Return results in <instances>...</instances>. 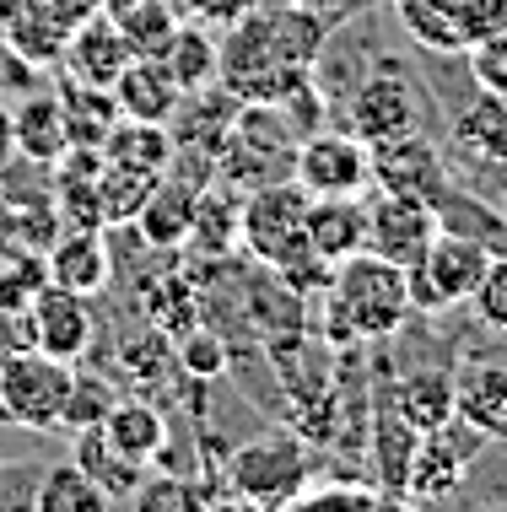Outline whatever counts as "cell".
Returning <instances> with one entry per match:
<instances>
[{
	"label": "cell",
	"mask_w": 507,
	"mask_h": 512,
	"mask_svg": "<svg viewBox=\"0 0 507 512\" xmlns=\"http://www.w3.org/2000/svg\"><path fill=\"white\" fill-rule=\"evenodd\" d=\"M195 178L184 173H162L152 184V195H146V205L135 211V227H141V238L152 248H184L189 243V227H195V200H200Z\"/></svg>",
	"instance_id": "9a60e30c"
},
{
	"label": "cell",
	"mask_w": 507,
	"mask_h": 512,
	"mask_svg": "<svg viewBox=\"0 0 507 512\" xmlns=\"http://www.w3.org/2000/svg\"><path fill=\"white\" fill-rule=\"evenodd\" d=\"M173 351H178V367H184L189 378L211 383V378H222V372H227V345H222L216 329H205V324H195L189 335H178Z\"/></svg>",
	"instance_id": "d6a6232c"
},
{
	"label": "cell",
	"mask_w": 507,
	"mask_h": 512,
	"mask_svg": "<svg viewBox=\"0 0 507 512\" xmlns=\"http://www.w3.org/2000/svg\"><path fill=\"white\" fill-rule=\"evenodd\" d=\"M65 71H71L76 81H92V87H114L119 71L135 60L130 38L119 33V22L108 17H81L71 33H65V49H60Z\"/></svg>",
	"instance_id": "7c38bea8"
},
{
	"label": "cell",
	"mask_w": 507,
	"mask_h": 512,
	"mask_svg": "<svg viewBox=\"0 0 507 512\" xmlns=\"http://www.w3.org/2000/svg\"><path fill=\"white\" fill-rule=\"evenodd\" d=\"M416 442L421 432L383 399L373 415V469H378L383 502H405V475H410V459H416Z\"/></svg>",
	"instance_id": "ffe728a7"
},
{
	"label": "cell",
	"mask_w": 507,
	"mask_h": 512,
	"mask_svg": "<svg viewBox=\"0 0 507 512\" xmlns=\"http://www.w3.org/2000/svg\"><path fill=\"white\" fill-rule=\"evenodd\" d=\"M486 448V432L470 421H448L437 426V432H427L416 442V459H410V475H405V502H443V496L459 491L464 469H470V459Z\"/></svg>",
	"instance_id": "ba28073f"
},
{
	"label": "cell",
	"mask_w": 507,
	"mask_h": 512,
	"mask_svg": "<svg viewBox=\"0 0 507 512\" xmlns=\"http://www.w3.org/2000/svg\"><path fill=\"white\" fill-rule=\"evenodd\" d=\"M17 351H38V329H33L27 302L0 308V356H17Z\"/></svg>",
	"instance_id": "74e56055"
},
{
	"label": "cell",
	"mask_w": 507,
	"mask_h": 512,
	"mask_svg": "<svg viewBox=\"0 0 507 512\" xmlns=\"http://www.w3.org/2000/svg\"><path fill=\"white\" fill-rule=\"evenodd\" d=\"M157 60L168 65V76L184 87V98L189 92H211L216 76H222V38L200 22H178Z\"/></svg>",
	"instance_id": "ac0fdd59"
},
{
	"label": "cell",
	"mask_w": 507,
	"mask_h": 512,
	"mask_svg": "<svg viewBox=\"0 0 507 512\" xmlns=\"http://www.w3.org/2000/svg\"><path fill=\"white\" fill-rule=\"evenodd\" d=\"M394 11L410 27V38H421L427 49L459 54L475 44L470 22H464V0H394Z\"/></svg>",
	"instance_id": "d4e9b609"
},
{
	"label": "cell",
	"mask_w": 507,
	"mask_h": 512,
	"mask_svg": "<svg viewBox=\"0 0 507 512\" xmlns=\"http://www.w3.org/2000/svg\"><path fill=\"white\" fill-rule=\"evenodd\" d=\"M114 103L125 119H141V124H173L178 103H184V87L168 76V65L157 54H135V60L119 71L114 81Z\"/></svg>",
	"instance_id": "5bb4252c"
},
{
	"label": "cell",
	"mask_w": 507,
	"mask_h": 512,
	"mask_svg": "<svg viewBox=\"0 0 507 512\" xmlns=\"http://www.w3.org/2000/svg\"><path fill=\"white\" fill-rule=\"evenodd\" d=\"M27 313H33V329H38V351L60 356V362H81V356H87V345H92V308H87V297H81V292L44 281L33 297H27Z\"/></svg>",
	"instance_id": "30bf717a"
},
{
	"label": "cell",
	"mask_w": 507,
	"mask_h": 512,
	"mask_svg": "<svg viewBox=\"0 0 507 512\" xmlns=\"http://www.w3.org/2000/svg\"><path fill=\"white\" fill-rule=\"evenodd\" d=\"M308 189L297 178H270L243 200V254L276 270L292 292H324L335 265H324L308 243Z\"/></svg>",
	"instance_id": "6da1fadb"
},
{
	"label": "cell",
	"mask_w": 507,
	"mask_h": 512,
	"mask_svg": "<svg viewBox=\"0 0 507 512\" xmlns=\"http://www.w3.org/2000/svg\"><path fill=\"white\" fill-rule=\"evenodd\" d=\"M189 248L205 259H227L243 254V200L227 195V189H200L195 200V227H189Z\"/></svg>",
	"instance_id": "7402d4cb"
},
{
	"label": "cell",
	"mask_w": 507,
	"mask_h": 512,
	"mask_svg": "<svg viewBox=\"0 0 507 512\" xmlns=\"http://www.w3.org/2000/svg\"><path fill=\"white\" fill-rule=\"evenodd\" d=\"M491 248L486 238H470V232H454L443 227L437 238L427 243V254L405 270V286H410V308L421 313H443V308H459L481 292L486 270H491Z\"/></svg>",
	"instance_id": "3957f363"
},
{
	"label": "cell",
	"mask_w": 507,
	"mask_h": 512,
	"mask_svg": "<svg viewBox=\"0 0 507 512\" xmlns=\"http://www.w3.org/2000/svg\"><path fill=\"white\" fill-rule=\"evenodd\" d=\"M33 507L38 512H108L114 502H108V491L71 459V464H54L33 486Z\"/></svg>",
	"instance_id": "f1b7e54d"
},
{
	"label": "cell",
	"mask_w": 507,
	"mask_h": 512,
	"mask_svg": "<svg viewBox=\"0 0 507 512\" xmlns=\"http://www.w3.org/2000/svg\"><path fill=\"white\" fill-rule=\"evenodd\" d=\"M443 232V216H437V200H421V195H383L367 200V254L389 259V265L410 270L427 243Z\"/></svg>",
	"instance_id": "52a82bcc"
},
{
	"label": "cell",
	"mask_w": 507,
	"mask_h": 512,
	"mask_svg": "<svg viewBox=\"0 0 507 512\" xmlns=\"http://www.w3.org/2000/svg\"><path fill=\"white\" fill-rule=\"evenodd\" d=\"M346 130L362 135L367 146L394 141V135L416 130V87H410L394 65L367 71L362 81H356L351 103H346Z\"/></svg>",
	"instance_id": "9c48e42d"
},
{
	"label": "cell",
	"mask_w": 507,
	"mask_h": 512,
	"mask_svg": "<svg viewBox=\"0 0 507 512\" xmlns=\"http://www.w3.org/2000/svg\"><path fill=\"white\" fill-rule=\"evenodd\" d=\"M389 405L400 410L421 437H427V432H437V426L454 421V378H443V372H416V378H400L389 389Z\"/></svg>",
	"instance_id": "484cf974"
},
{
	"label": "cell",
	"mask_w": 507,
	"mask_h": 512,
	"mask_svg": "<svg viewBox=\"0 0 507 512\" xmlns=\"http://www.w3.org/2000/svg\"><path fill=\"white\" fill-rule=\"evenodd\" d=\"M383 491L378 486H303L297 507H378Z\"/></svg>",
	"instance_id": "8d00e7d4"
},
{
	"label": "cell",
	"mask_w": 507,
	"mask_h": 512,
	"mask_svg": "<svg viewBox=\"0 0 507 512\" xmlns=\"http://www.w3.org/2000/svg\"><path fill=\"white\" fill-rule=\"evenodd\" d=\"M103 157L162 178V173L173 168V157H178V141L168 135V124H141V119H125V114H119V124L103 135Z\"/></svg>",
	"instance_id": "603a6c76"
},
{
	"label": "cell",
	"mask_w": 507,
	"mask_h": 512,
	"mask_svg": "<svg viewBox=\"0 0 507 512\" xmlns=\"http://www.w3.org/2000/svg\"><path fill=\"white\" fill-rule=\"evenodd\" d=\"M76 362H60L49 351L0 356V415L27 432H60L65 399H71Z\"/></svg>",
	"instance_id": "277c9868"
},
{
	"label": "cell",
	"mask_w": 507,
	"mask_h": 512,
	"mask_svg": "<svg viewBox=\"0 0 507 512\" xmlns=\"http://www.w3.org/2000/svg\"><path fill=\"white\" fill-rule=\"evenodd\" d=\"M17 162V119H11V108H0V173Z\"/></svg>",
	"instance_id": "60d3db41"
},
{
	"label": "cell",
	"mask_w": 507,
	"mask_h": 512,
	"mask_svg": "<svg viewBox=\"0 0 507 512\" xmlns=\"http://www.w3.org/2000/svg\"><path fill=\"white\" fill-rule=\"evenodd\" d=\"M470 76H475V92H491V98H507V27L497 33L475 38L470 49Z\"/></svg>",
	"instance_id": "836d02e7"
},
{
	"label": "cell",
	"mask_w": 507,
	"mask_h": 512,
	"mask_svg": "<svg viewBox=\"0 0 507 512\" xmlns=\"http://www.w3.org/2000/svg\"><path fill=\"white\" fill-rule=\"evenodd\" d=\"M470 308L481 313L486 329H502V335H507V254L491 259V270H486L481 292L470 297Z\"/></svg>",
	"instance_id": "d590c367"
},
{
	"label": "cell",
	"mask_w": 507,
	"mask_h": 512,
	"mask_svg": "<svg viewBox=\"0 0 507 512\" xmlns=\"http://www.w3.org/2000/svg\"><path fill=\"white\" fill-rule=\"evenodd\" d=\"M65 103V124H71V146H103V135L119 124V103L114 87H92V81H65L60 92Z\"/></svg>",
	"instance_id": "4316f807"
},
{
	"label": "cell",
	"mask_w": 507,
	"mask_h": 512,
	"mask_svg": "<svg viewBox=\"0 0 507 512\" xmlns=\"http://www.w3.org/2000/svg\"><path fill=\"white\" fill-rule=\"evenodd\" d=\"M44 270L54 286H71L81 297H98L108 286V238L103 227H60V238L44 248Z\"/></svg>",
	"instance_id": "4fadbf2b"
},
{
	"label": "cell",
	"mask_w": 507,
	"mask_h": 512,
	"mask_svg": "<svg viewBox=\"0 0 507 512\" xmlns=\"http://www.w3.org/2000/svg\"><path fill=\"white\" fill-rule=\"evenodd\" d=\"M114 22H119V33L130 38L135 54H162V44L173 38V27L184 17H178L173 0H130L125 11H114Z\"/></svg>",
	"instance_id": "1f68e13d"
},
{
	"label": "cell",
	"mask_w": 507,
	"mask_h": 512,
	"mask_svg": "<svg viewBox=\"0 0 507 512\" xmlns=\"http://www.w3.org/2000/svg\"><path fill=\"white\" fill-rule=\"evenodd\" d=\"M130 502L135 507H200V491L178 486V480H141V491Z\"/></svg>",
	"instance_id": "f35d334b"
},
{
	"label": "cell",
	"mask_w": 507,
	"mask_h": 512,
	"mask_svg": "<svg viewBox=\"0 0 507 512\" xmlns=\"http://www.w3.org/2000/svg\"><path fill=\"white\" fill-rule=\"evenodd\" d=\"M292 178L308 195H362L373 184V146L351 130H313L292 151Z\"/></svg>",
	"instance_id": "8992f818"
},
{
	"label": "cell",
	"mask_w": 507,
	"mask_h": 512,
	"mask_svg": "<svg viewBox=\"0 0 507 512\" xmlns=\"http://www.w3.org/2000/svg\"><path fill=\"white\" fill-rule=\"evenodd\" d=\"M189 11H195V22H205V27H232L243 11H254V0H189Z\"/></svg>",
	"instance_id": "ab89813d"
},
{
	"label": "cell",
	"mask_w": 507,
	"mask_h": 512,
	"mask_svg": "<svg viewBox=\"0 0 507 512\" xmlns=\"http://www.w3.org/2000/svg\"><path fill=\"white\" fill-rule=\"evenodd\" d=\"M227 480H232V491L254 507H297V496H303V486L313 480V469H308L303 442L276 432V437L243 442L227 464Z\"/></svg>",
	"instance_id": "5b68a950"
},
{
	"label": "cell",
	"mask_w": 507,
	"mask_h": 512,
	"mask_svg": "<svg viewBox=\"0 0 507 512\" xmlns=\"http://www.w3.org/2000/svg\"><path fill=\"white\" fill-rule=\"evenodd\" d=\"M76 464L108 491V502H130V496L141 491V480H146V464L125 459V453L103 437V426H81L76 432Z\"/></svg>",
	"instance_id": "cb8c5ba5"
},
{
	"label": "cell",
	"mask_w": 507,
	"mask_h": 512,
	"mask_svg": "<svg viewBox=\"0 0 507 512\" xmlns=\"http://www.w3.org/2000/svg\"><path fill=\"white\" fill-rule=\"evenodd\" d=\"M157 173H141V168H125V162H108L103 157V173H98V200H103V227H125L135 221V211L152 195Z\"/></svg>",
	"instance_id": "f546056e"
},
{
	"label": "cell",
	"mask_w": 507,
	"mask_h": 512,
	"mask_svg": "<svg viewBox=\"0 0 507 512\" xmlns=\"http://www.w3.org/2000/svg\"><path fill=\"white\" fill-rule=\"evenodd\" d=\"M17 119V157L38 162V168H54V162L71 151V124H65V103L60 92H38L22 108H11Z\"/></svg>",
	"instance_id": "d6986e66"
},
{
	"label": "cell",
	"mask_w": 507,
	"mask_h": 512,
	"mask_svg": "<svg viewBox=\"0 0 507 512\" xmlns=\"http://www.w3.org/2000/svg\"><path fill=\"white\" fill-rule=\"evenodd\" d=\"M454 141L481 162H507V98L481 92L470 108L454 114Z\"/></svg>",
	"instance_id": "83f0119b"
},
{
	"label": "cell",
	"mask_w": 507,
	"mask_h": 512,
	"mask_svg": "<svg viewBox=\"0 0 507 512\" xmlns=\"http://www.w3.org/2000/svg\"><path fill=\"white\" fill-rule=\"evenodd\" d=\"M114 410V389L92 372H76L71 378V399H65V426L81 432V426H103V415Z\"/></svg>",
	"instance_id": "e575fe53"
},
{
	"label": "cell",
	"mask_w": 507,
	"mask_h": 512,
	"mask_svg": "<svg viewBox=\"0 0 507 512\" xmlns=\"http://www.w3.org/2000/svg\"><path fill=\"white\" fill-rule=\"evenodd\" d=\"M324 335L330 345H362V340H389L410 318V286L405 270L378 254H351L340 259L330 286H324Z\"/></svg>",
	"instance_id": "7a4b0ae2"
},
{
	"label": "cell",
	"mask_w": 507,
	"mask_h": 512,
	"mask_svg": "<svg viewBox=\"0 0 507 512\" xmlns=\"http://www.w3.org/2000/svg\"><path fill=\"white\" fill-rule=\"evenodd\" d=\"M373 184L383 195L437 200V189H443V157H437V146L421 130H405V135H394V141L373 146Z\"/></svg>",
	"instance_id": "8fae6325"
},
{
	"label": "cell",
	"mask_w": 507,
	"mask_h": 512,
	"mask_svg": "<svg viewBox=\"0 0 507 512\" xmlns=\"http://www.w3.org/2000/svg\"><path fill=\"white\" fill-rule=\"evenodd\" d=\"M103 437L114 442L125 459L157 464L162 448H168V415H162L157 405H146V399H125V405L114 399V410L103 415Z\"/></svg>",
	"instance_id": "44dd1931"
},
{
	"label": "cell",
	"mask_w": 507,
	"mask_h": 512,
	"mask_svg": "<svg viewBox=\"0 0 507 512\" xmlns=\"http://www.w3.org/2000/svg\"><path fill=\"white\" fill-rule=\"evenodd\" d=\"M146 313H152V329L162 340H178L200 324V302H195V286L184 275H162V281L146 292Z\"/></svg>",
	"instance_id": "4dcf8cb0"
},
{
	"label": "cell",
	"mask_w": 507,
	"mask_h": 512,
	"mask_svg": "<svg viewBox=\"0 0 507 512\" xmlns=\"http://www.w3.org/2000/svg\"><path fill=\"white\" fill-rule=\"evenodd\" d=\"M454 415L481 432H502L507 426V351H491V356H475V362L459 367L454 378Z\"/></svg>",
	"instance_id": "e0dca14e"
},
{
	"label": "cell",
	"mask_w": 507,
	"mask_h": 512,
	"mask_svg": "<svg viewBox=\"0 0 507 512\" xmlns=\"http://www.w3.org/2000/svg\"><path fill=\"white\" fill-rule=\"evenodd\" d=\"M286 6H303V11H330L335 0H286Z\"/></svg>",
	"instance_id": "b9f144b4"
},
{
	"label": "cell",
	"mask_w": 507,
	"mask_h": 512,
	"mask_svg": "<svg viewBox=\"0 0 507 512\" xmlns=\"http://www.w3.org/2000/svg\"><path fill=\"white\" fill-rule=\"evenodd\" d=\"M308 243L324 265L367 248V200L362 195H313L308 200Z\"/></svg>",
	"instance_id": "2e32d148"
}]
</instances>
